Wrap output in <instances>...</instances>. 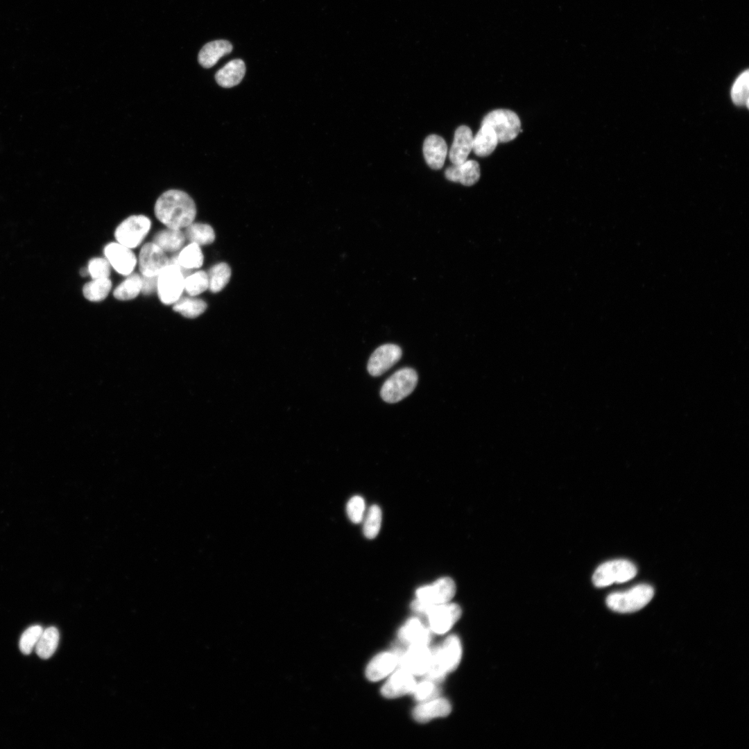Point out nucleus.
<instances>
[{
	"mask_svg": "<svg viewBox=\"0 0 749 749\" xmlns=\"http://www.w3.org/2000/svg\"><path fill=\"white\" fill-rule=\"evenodd\" d=\"M232 51V44L224 40H214L207 43L199 52L198 62L205 68L215 65L218 60Z\"/></svg>",
	"mask_w": 749,
	"mask_h": 749,
	"instance_id": "21",
	"label": "nucleus"
},
{
	"mask_svg": "<svg viewBox=\"0 0 749 749\" xmlns=\"http://www.w3.org/2000/svg\"><path fill=\"white\" fill-rule=\"evenodd\" d=\"M111 287L112 282L108 278L94 279L83 286V295L90 301H101L107 297Z\"/></svg>",
	"mask_w": 749,
	"mask_h": 749,
	"instance_id": "32",
	"label": "nucleus"
},
{
	"mask_svg": "<svg viewBox=\"0 0 749 749\" xmlns=\"http://www.w3.org/2000/svg\"><path fill=\"white\" fill-rule=\"evenodd\" d=\"M481 124L490 126L498 141L501 143L514 139L522 131L517 114L506 109H497L489 112L482 120Z\"/></svg>",
	"mask_w": 749,
	"mask_h": 749,
	"instance_id": "6",
	"label": "nucleus"
},
{
	"mask_svg": "<svg viewBox=\"0 0 749 749\" xmlns=\"http://www.w3.org/2000/svg\"><path fill=\"white\" fill-rule=\"evenodd\" d=\"M473 137L468 126H461L456 129L449 150V159L453 164H460L467 160L472 150Z\"/></svg>",
	"mask_w": 749,
	"mask_h": 749,
	"instance_id": "16",
	"label": "nucleus"
},
{
	"mask_svg": "<svg viewBox=\"0 0 749 749\" xmlns=\"http://www.w3.org/2000/svg\"><path fill=\"white\" fill-rule=\"evenodd\" d=\"M141 277L138 274L129 275L114 291L115 298L128 300L135 298L141 291Z\"/></svg>",
	"mask_w": 749,
	"mask_h": 749,
	"instance_id": "29",
	"label": "nucleus"
},
{
	"mask_svg": "<svg viewBox=\"0 0 749 749\" xmlns=\"http://www.w3.org/2000/svg\"><path fill=\"white\" fill-rule=\"evenodd\" d=\"M440 647L447 673L454 671L459 665L462 656V646L459 638L451 635L447 637Z\"/></svg>",
	"mask_w": 749,
	"mask_h": 749,
	"instance_id": "25",
	"label": "nucleus"
},
{
	"mask_svg": "<svg viewBox=\"0 0 749 749\" xmlns=\"http://www.w3.org/2000/svg\"><path fill=\"white\" fill-rule=\"evenodd\" d=\"M415 685L413 675L400 668L383 685L381 694L387 698L401 697L407 694H412Z\"/></svg>",
	"mask_w": 749,
	"mask_h": 749,
	"instance_id": "14",
	"label": "nucleus"
},
{
	"mask_svg": "<svg viewBox=\"0 0 749 749\" xmlns=\"http://www.w3.org/2000/svg\"><path fill=\"white\" fill-rule=\"evenodd\" d=\"M447 671L442 659L440 647L437 646L431 649V655L429 668L424 675V679L429 680L436 684L442 682Z\"/></svg>",
	"mask_w": 749,
	"mask_h": 749,
	"instance_id": "33",
	"label": "nucleus"
},
{
	"mask_svg": "<svg viewBox=\"0 0 749 749\" xmlns=\"http://www.w3.org/2000/svg\"><path fill=\"white\" fill-rule=\"evenodd\" d=\"M398 637L402 643L408 646H428L431 640V633L419 619L413 617L399 629Z\"/></svg>",
	"mask_w": 749,
	"mask_h": 749,
	"instance_id": "15",
	"label": "nucleus"
},
{
	"mask_svg": "<svg viewBox=\"0 0 749 749\" xmlns=\"http://www.w3.org/2000/svg\"><path fill=\"white\" fill-rule=\"evenodd\" d=\"M365 505L364 499L359 495L350 499L346 506V512L350 519L355 524L363 521L365 515Z\"/></svg>",
	"mask_w": 749,
	"mask_h": 749,
	"instance_id": "39",
	"label": "nucleus"
},
{
	"mask_svg": "<svg viewBox=\"0 0 749 749\" xmlns=\"http://www.w3.org/2000/svg\"><path fill=\"white\" fill-rule=\"evenodd\" d=\"M141 277V282H142L141 291L144 294H145V295L150 294L152 292H153L155 289H157V277H146V276L142 275Z\"/></svg>",
	"mask_w": 749,
	"mask_h": 749,
	"instance_id": "41",
	"label": "nucleus"
},
{
	"mask_svg": "<svg viewBox=\"0 0 749 749\" xmlns=\"http://www.w3.org/2000/svg\"><path fill=\"white\" fill-rule=\"evenodd\" d=\"M447 153V146L445 139L439 135L428 136L423 144V154L427 164L433 169L442 167Z\"/></svg>",
	"mask_w": 749,
	"mask_h": 749,
	"instance_id": "20",
	"label": "nucleus"
},
{
	"mask_svg": "<svg viewBox=\"0 0 749 749\" xmlns=\"http://www.w3.org/2000/svg\"><path fill=\"white\" fill-rule=\"evenodd\" d=\"M185 240V236L180 229L168 228L157 232L153 243L164 252H175L180 250Z\"/></svg>",
	"mask_w": 749,
	"mask_h": 749,
	"instance_id": "26",
	"label": "nucleus"
},
{
	"mask_svg": "<svg viewBox=\"0 0 749 749\" xmlns=\"http://www.w3.org/2000/svg\"><path fill=\"white\" fill-rule=\"evenodd\" d=\"M637 574L633 563L626 560H614L605 562L595 570L592 581L598 587L608 586L614 583H623L631 580Z\"/></svg>",
	"mask_w": 749,
	"mask_h": 749,
	"instance_id": "5",
	"label": "nucleus"
},
{
	"mask_svg": "<svg viewBox=\"0 0 749 749\" xmlns=\"http://www.w3.org/2000/svg\"><path fill=\"white\" fill-rule=\"evenodd\" d=\"M412 694L416 700L423 703L438 698L440 691L436 683L424 679L416 683Z\"/></svg>",
	"mask_w": 749,
	"mask_h": 749,
	"instance_id": "38",
	"label": "nucleus"
},
{
	"mask_svg": "<svg viewBox=\"0 0 749 749\" xmlns=\"http://www.w3.org/2000/svg\"><path fill=\"white\" fill-rule=\"evenodd\" d=\"M104 255L119 273L129 275L134 270L137 259L130 248L119 243H110L104 249Z\"/></svg>",
	"mask_w": 749,
	"mask_h": 749,
	"instance_id": "13",
	"label": "nucleus"
},
{
	"mask_svg": "<svg viewBox=\"0 0 749 749\" xmlns=\"http://www.w3.org/2000/svg\"><path fill=\"white\" fill-rule=\"evenodd\" d=\"M462 610L454 603H445L432 605L427 614L429 626L438 634L447 632L460 619Z\"/></svg>",
	"mask_w": 749,
	"mask_h": 749,
	"instance_id": "8",
	"label": "nucleus"
},
{
	"mask_svg": "<svg viewBox=\"0 0 749 749\" xmlns=\"http://www.w3.org/2000/svg\"><path fill=\"white\" fill-rule=\"evenodd\" d=\"M417 374L411 368H403L397 370L384 383L380 395L388 403H396L408 395L415 389L417 383Z\"/></svg>",
	"mask_w": 749,
	"mask_h": 749,
	"instance_id": "3",
	"label": "nucleus"
},
{
	"mask_svg": "<svg viewBox=\"0 0 749 749\" xmlns=\"http://www.w3.org/2000/svg\"><path fill=\"white\" fill-rule=\"evenodd\" d=\"M203 262V255L200 246L194 243H191L184 248L178 256L169 259V264L178 265L189 270L200 268Z\"/></svg>",
	"mask_w": 749,
	"mask_h": 749,
	"instance_id": "24",
	"label": "nucleus"
},
{
	"mask_svg": "<svg viewBox=\"0 0 749 749\" xmlns=\"http://www.w3.org/2000/svg\"><path fill=\"white\" fill-rule=\"evenodd\" d=\"M155 214L169 228L181 229L193 223L196 208L193 199L187 193L171 189L157 198Z\"/></svg>",
	"mask_w": 749,
	"mask_h": 749,
	"instance_id": "1",
	"label": "nucleus"
},
{
	"mask_svg": "<svg viewBox=\"0 0 749 749\" xmlns=\"http://www.w3.org/2000/svg\"><path fill=\"white\" fill-rule=\"evenodd\" d=\"M653 595L654 589L651 585L640 584L627 591L609 594L606 598V604L613 611L630 613L646 606Z\"/></svg>",
	"mask_w": 749,
	"mask_h": 749,
	"instance_id": "2",
	"label": "nucleus"
},
{
	"mask_svg": "<svg viewBox=\"0 0 749 749\" xmlns=\"http://www.w3.org/2000/svg\"><path fill=\"white\" fill-rule=\"evenodd\" d=\"M207 275L209 290L213 293H218L228 283L231 276V269L226 263H219L214 265Z\"/></svg>",
	"mask_w": 749,
	"mask_h": 749,
	"instance_id": "31",
	"label": "nucleus"
},
{
	"mask_svg": "<svg viewBox=\"0 0 749 749\" xmlns=\"http://www.w3.org/2000/svg\"><path fill=\"white\" fill-rule=\"evenodd\" d=\"M246 66L241 59H234L227 62L215 74L216 83L225 88H230L239 84L244 77Z\"/></svg>",
	"mask_w": 749,
	"mask_h": 749,
	"instance_id": "22",
	"label": "nucleus"
},
{
	"mask_svg": "<svg viewBox=\"0 0 749 749\" xmlns=\"http://www.w3.org/2000/svg\"><path fill=\"white\" fill-rule=\"evenodd\" d=\"M87 270L93 279L108 278L110 273V263L105 259L94 258L89 261Z\"/></svg>",
	"mask_w": 749,
	"mask_h": 749,
	"instance_id": "40",
	"label": "nucleus"
},
{
	"mask_svg": "<svg viewBox=\"0 0 749 749\" xmlns=\"http://www.w3.org/2000/svg\"><path fill=\"white\" fill-rule=\"evenodd\" d=\"M207 308L205 302L200 299L183 297L174 303L173 310L187 318H196L202 314Z\"/></svg>",
	"mask_w": 749,
	"mask_h": 749,
	"instance_id": "30",
	"label": "nucleus"
},
{
	"mask_svg": "<svg viewBox=\"0 0 749 749\" xmlns=\"http://www.w3.org/2000/svg\"><path fill=\"white\" fill-rule=\"evenodd\" d=\"M431 650L427 645H411L403 652L398 665L413 675H424L429 665Z\"/></svg>",
	"mask_w": 749,
	"mask_h": 749,
	"instance_id": "12",
	"label": "nucleus"
},
{
	"mask_svg": "<svg viewBox=\"0 0 749 749\" xmlns=\"http://www.w3.org/2000/svg\"><path fill=\"white\" fill-rule=\"evenodd\" d=\"M43 630L42 626L35 625L23 632L19 643V649L22 653L29 655L33 651Z\"/></svg>",
	"mask_w": 749,
	"mask_h": 749,
	"instance_id": "37",
	"label": "nucleus"
},
{
	"mask_svg": "<svg viewBox=\"0 0 749 749\" xmlns=\"http://www.w3.org/2000/svg\"><path fill=\"white\" fill-rule=\"evenodd\" d=\"M402 351L395 344H384L377 347L370 356L367 369L373 377H379L397 363L401 359Z\"/></svg>",
	"mask_w": 749,
	"mask_h": 749,
	"instance_id": "10",
	"label": "nucleus"
},
{
	"mask_svg": "<svg viewBox=\"0 0 749 749\" xmlns=\"http://www.w3.org/2000/svg\"><path fill=\"white\" fill-rule=\"evenodd\" d=\"M169 264V259L158 246L147 243L140 250L139 270L146 277H157Z\"/></svg>",
	"mask_w": 749,
	"mask_h": 749,
	"instance_id": "11",
	"label": "nucleus"
},
{
	"mask_svg": "<svg viewBox=\"0 0 749 749\" xmlns=\"http://www.w3.org/2000/svg\"><path fill=\"white\" fill-rule=\"evenodd\" d=\"M451 711V704L447 699L436 698L416 706L413 710V716L416 721L423 723L435 718L447 716Z\"/></svg>",
	"mask_w": 749,
	"mask_h": 749,
	"instance_id": "17",
	"label": "nucleus"
},
{
	"mask_svg": "<svg viewBox=\"0 0 749 749\" xmlns=\"http://www.w3.org/2000/svg\"><path fill=\"white\" fill-rule=\"evenodd\" d=\"M456 593V585L449 577H442L431 585L419 587L416 599L429 605H439L449 602Z\"/></svg>",
	"mask_w": 749,
	"mask_h": 749,
	"instance_id": "9",
	"label": "nucleus"
},
{
	"mask_svg": "<svg viewBox=\"0 0 749 749\" xmlns=\"http://www.w3.org/2000/svg\"><path fill=\"white\" fill-rule=\"evenodd\" d=\"M748 74L749 72L748 70L740 74L735 80L731 89L732 100L733 103L738 106H746L748 107Z\"/></svg>",
	"mask_w": 749,
	"mask_h": 749,
	"instance_id": "34",
	"label": "nucleus"
},
{
	"mask_svg": "<svg viewBox=\"0 0 749 749\" xmlns=\"http://www.w3.org/2000/svg\"><path fill=\"white\" fill-rule=\"evenodd\" d=\"M398 665V659L393 652L377 655L367 666L365 675L372 681H379L390 674Z\"/></svg>",
	"mask_w": 749,
	"mask_h": 749,
	"instance_id": "18",
	"label": "nucleus"
},
{
	"mask_svg": "<svg viewBox=\"0 0 749 749\" xmlns=\"http://www.w3.org/2000/svg\"><path fill=\"white\" fill-rule=\"evenodd\" d=\"M498 143L492 128L486 124H481V128L473 137L472 150L476 155L485 157L494 150Z\"/></svg>",
	"mask_w": 749,
	"mask_h": 749,
	"instance_id": "23",
	"label": "nucleus"
},
{
	"mask_svg": "<svg viewBox=\"0 0 749 749\" xmlns=\"http://www.w3.org/2000/svg\"><path fill=\"white\" fill-rule=\"evenodd\" d=\"M208 288V275L203 270L190 274L184 279V289L191 296L200 294Z\"/></svg>",
	"mask_w": 749,
	"mask_h": 749,
	"instance_id": "36",
	"label": "nucleus"
},
{
	"mask_svg": "<svg viewBox=\"0 0 749 749\" xmlns=\"http://www.w3.org/2000/svg\"><path fill=\"white\" fill-rule=\"evenodd\" d=\"M184 236L191 243L199 246L210 244L215 239L213 228L204 223H191L186 227Z\"/></svg>",
	"mask_w": 749,
	"mask_h": 749,
	"instance_id": "28",
	"label": "nucleus"
},
{
	"mask_svg": "<svg viewBox=\"0 0 749 749\" xmlns=\"http://www.w3.org/2000/svg\"><path fill=\"white\" fill-rule=\"evenodd\" d=\"M179 266L169 264L157 276V290L160 300L165 304H174L184 290V279L191 274Z\"/></svg>",
	"mask_w": 749,
	"mask_h": 749,
	"instance_id": "4",
	"label": "nucleus"
},
{
	"mask_svg": "<svg viewBox=\"0 0 749 749\" xmlns=\"http://www.w3.org/2000/svg\"><path fill=\"white\" fill-rule=\"evenodd\" d=\"M447 180L460 182L465 186L474 184L479 180L481 171L479 163L475 160H466L464 162L448 167L445 173Z\"/></svg>",
	"mask_w": 749,
	"mask_h": 749,
	"instance_id": "19",
	"label": "nucleus"
},
{
	"mask_svg": "<svg viewBox=\"0 0 749 749\" xmlns=\"http://www.w3.org/2000/svg\"><path fill=\"white\" fill-rule=\"evenodd\" d=\"M60 635L55 627L43 630L35 647L37 655L42 659H48L55 653L59 642Z\"/></svg>",
	"mask_w": 749,
	"mask_h": 749,
	"instance_id": "27",
	"label": "nucleus"
},
{
	"mask_svg": "<svg viewBox=\"0 0 749 749\" xmlns=\"http://www.w3.org/2000/svg\"><path fill=\"white\" fill-rule=\"evenodd\" d=\"M80 275H81L82 276H83V277H84V276H86V275H87L89 274V272H88V270H87V268H82V269H81V270H80Z\"/></svg>",
	"mask_w": 749,
	"mask_h": 749,
	"instance_id": "42",
	"label": "nucleus"
},
{
	"mask_svg": "<svg viewBox=\"0 0 749 749\" xmlns=\"http://www.w3.org/2000/svg\"><path fill=\"white\" fill-rule=\"evenodd\" d=\"M150 228V221L143 215L131 216L116 229L114 236L118 243L129 248L138 246Z\"/></svg>",
	"mask_w": 749,
	"mask_h": 749,
	"instance_id": "7",
	"label": "nucleus"
},
{
	"mask_svg": "<svg viewBox=\"0 0 749 749\" xmlns=\"http://www.w3.org/2000/svg\"><path fill=\"white\" fill-rule=\"evenodd\" d=\"M382 514L377 505L371 506L363 517V531L368 539L374 538L379 533L381 524Z\"/></svg>",
	"mask_w": 749,
	"mask_h": 749,
	"instance_id": "35",
	"label": "nucleus"
}]
</instances>
